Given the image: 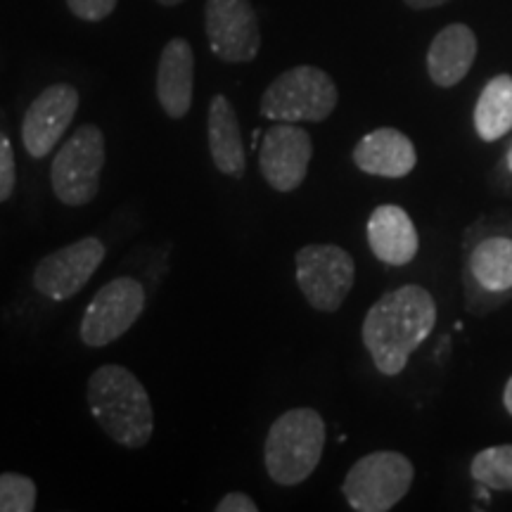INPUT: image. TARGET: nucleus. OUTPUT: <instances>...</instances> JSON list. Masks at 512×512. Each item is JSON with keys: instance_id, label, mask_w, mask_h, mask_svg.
Returning a JSON list of instances; mask_svg holds the SVG:
<instances>
[{"instance_id": "obj_1", "label": "nucleus", "mask_w": 512, "mask_h": 512, "mask_svg": "<svg viewBox=\"0 0 512 512\" xmlns=\"http://www.w3.org/2000/svg\"><path fill=\"white\" fill-rule=\"evenodd\" d=\"M437 325V302L425 287L403 285L382 294L370 306L363 320V344H366L375 368L382 375L403 373L408 358L425 342Z\"/></svg>"}, {"instance_id": "obj_2", "label": "nucleus", "mask_w": 512, "mask_h": 512, "mask_svg": "<svg viewBox=\"0 0 512 512\" xmlns=\"http://www.w3.org/2000/svg\"><path fill=\"white\" fill-rule=\"evenodd\" d=\"M86 401L95 422L114 444L143 448L155 432V411L143 382L131 370L107 363L88 377Z\"/></svg>"}, {"instance_id": "obj_3", "label": "nucleus", "mask_w": 512, "mask_h": 512, "mask_svg": "<svg viewBox=\"0 0 512 512\" xmlns=\"http://www.w3.org/2000/svg\"><path fill=\"white\" fill-rule=\"evenodd\" d=\"M325 422L313 408H292L266 434L264 463L273 484L297 486L309 479L323 458Z\"/></svg>"}, {"instance_id": "obj_4", "label": "nucleus", "mask_w": 512, "mask_h": 512, "mask_svg": "<svg viewBox=\"0 0 512 512\" xmlns=\"http://www.w3.org/2000/svg\"><path fill=\"white\" fill-rule=\"evenodd\" d=\"M339 91L332 76L313 64H299L271 81L261 95L259 110L266 119L285 124H320L335 112Z\"/></svg>"}, {"instance_id": "obj_5", "label": "nucleus", "mask_w": 512, "mask_h": 512, "mask_svg": "<svg viewBox=\"0 0 512 512\" xmlns=\"http://www.w3.org/2000/svg\"><path fill=\"white\" fill-rule=\"evenodd\" d=\"M107 162V143L100 126L83 124L64 143L50 166V185L67 207H86L100 192V176Z\"/></svg>"}, {"instance_id": "obj_6", "label": "nucleus", "mask_w": 512, "mask_h": 512, "mask_svg": "<svg viewBox=\"0 0 512 512\" xmlns=\"http://www.w3.org/2000/svg\"><path fill=\"white\" fill-rule=\"evenodd\" d=\"M415 467L399 451H375L351 465L342 484L347 503L358 512H387L411 491Z\"/></svg>"}, {"instance_id": "obj_7", "label": "nucleus", "mask_w": 512, "mask_h": 512, "mask_svg": "<svg viewBox=\"0 0 512 512\" xmlns=\"http://www.w3.org/2000/svg\"><path fill=\"white\" fill-rule=\"evenodd\" d=\"M297 285L313 309L335 313L347 302L356 280L354 256L337 245H306L294 254Z\"/></svg>"}, {"instance_id": "obj_8", "label": "nucleus", "mask_w": 512, "mask_h": 512, "mask_svg": "<svg viewBox=\"0 0 512 512\" xmlns=\"http://www.w3.org/2000/svg\"><path fill=\"white\" fill-rule=\"evenodd\" d=\"M147 297L140 280L131 275L114 278L86 306L81 318L79 337L86 347L102 349L133 328V323L145 311Z\"/></svg>"}, {"instance_id": "obj_9", "label": "nucleus", "mask_w": 512, "mask_h": 512, "mask_svg": "<svg viewBox=\"0 0 512 512\" xmlns=\"http://www.w3.org/2000/svg\"><path fill=\"white\" fill-rule=\"evenodd\" d=\"M204 31L211 53L226 64L252 62L261 50L259 17L252 0H207Z\"/></svg>"}, {"instance_id": "obj_10", "label": "nucleus", "mask_w": 512, "mask_h": 512, "mask_svg": "<svg viewBox=\"0 0 512 512\" xmlns=\"http://www.w3.org/2000/svg\"><path fill=\"white\" fill-rule=\"evenodd\" d=\"M105 256L107 247L100 238H81L72 245L55 249L36 264L34 287L38 294L53 302L72 299L91 283Z\"/></svg>"}, {"instance_id": "obj_11", "label": "nucleus", "mask_w": 512, "mask_h": 512, "mask_svg": "<svg viewBox=\"0 0 512 512\" xmlns=\"http://www.w3.org/2000/svg\"><path fill=\"white\" fill-rule=\"evenodd\" d=\"M313 157L309 131L297 124H275L264 133L259 145V171L278 192H292L306 181Z\"/></svg>"}, {"instance_id": "obj_12", "label": "nucleus", "mask_w": 512, "mask_h": 512, "mask_svg": "<svg viewBox=\"0 0 512 512\" xmlns=\"http://www.w3.org/2000/svg\"><path fill=\"white\" fill-rule=\"evenodd\" d=\"M76 110H79V91L69 83H53L38 93L22 121V143L29 157H48L69 131Z\"/></svg>"}, {"instance_id": "obj_13", "label": "nucleus", "mask_w": 512, "mask_h": 512, "mask_svg": "<svg viewBox=\"0 0 512 512\" xmlns=\"http://www.w3.org/2000/svg\"><path fill=\"white\" fill-rule=\"evenodd\" d=\"M192 93H195V53L185 38H171L157 64V100L166 117H188Z\"/></svg>"}, {"instance_id": "obj_14", "label": "nucleus", "mask_w": 512, "mask_h": 512, "mask_svg": "<svg viewBox=\"0 0 512 512\" xmlns=\"http://www.w3.org/2000/svg\"><path fill=\"white\" fill-rule=\"evenodd\" d=\"M351 157L363 174L380 178H403L418 164L413 140L396 128H377L363 136Z\"/></svg>"}, {"instance_id": "obj_15", "label": "nucleus", "mask_w": 512, "mask_h": 512, "mask_svg": "<svg viewBox=\"0 0 512 512\" xmlns=\"http://www.w3.org/2000/svg\"><path fill=\"white\" fill-rule=\"evenodd\" d=\"M368 245L382 264L406 266L420 249L418 230L399 204H380L368 219Z\"/></svg>"}, {"instance_id": "obj_16", "label": "nucleus", "mask_w": 512, "mask_h": 512, "mask_svg": "<svg viewBox=\"0 0 512 512\" xmlns=\"http://www.w3.org/2000/svg\"><path fill=\"white\" fill-rule=\"evenodd\" d=\"M207 140L209 155L219 174L242 181L247 171L245 140H242L240 119L233 102L226 95H214L207 114Z\"/></svg>"}, {"instance_id": "obj_17", "label": "nucleus", "mask_w": 512, "mask_h": 512, "mask_svg": "<svg viewBox=\"0 0 512 512\" xmlns=\"http://www.w3.org/2000/svg\"><path fill=\"white\" fill-rule=\"evenodd\" d=\"M477 57V36L467 24H448L427 50V74L439 88H453L465 79Z\"/></svg>"}, {"instance_id": "obj_18", "label": "nucleus", "mask_w": 512, "mask_h": 512, "mask_svg": "<svg viewBox=\"0 0 512 512\" xmlns=\"http://www.w3.org/2000/svg\"><path fill=\"white\" fill-rule=\"evenodd\" d=\"M475 128L484 143L501 140L512 131V76L498 74L484 86L475 107Z\"/></svg>"}, {"instance_id": "obj_19", "label": "nucleus", "mask_w": 512, "mask_h": 512, "mask_svg": "<svg viewBox=\"0 0 512 512\" xmlns=\"http://www.w3.org/2000/svg\"><path fill=\"white\" fill-rule=\"evenodd\" d=\"M470 271L486 292L512 290V238H486L472 249Z\"/></svg>"}, {"instance_id": "obj_20", "label": "nucleus", "mask_w": 512, "mask_h": 512, "mask_svg": "<svg viewBox=\"0 0 512 512\" xmlns=\"http://www.w3.org/2000/svg\"><path fill=\"white\" fill-rule=\"evenodd\" d=\"M470 475L491 491H512V444L491 446L472 458Z\"/></svg>"}, {"instance_id": "obj_21", "label": "nucleus", "mask_w": 512, "mask_h": 512, "mask_svg": "<svg viewBox=\"0 0 512 512\" xmlns=\"http://www.w3.org/2000/svg\"><path fill=\"white\" fill-rule=\"evenodd\" d=\"M36 508V482L31 477L0 475V512H31Z\"/></svg>"}, {"instance_id": "obj_22", "label": "nucleus", "mask_w": 512, "mask_h": 512, "mask_svg": "<svg viewBox=\"0 0 512 512\" xmlns=\"http://www.w3.org/2000/svg\"><path fill=\"white\" fill-rule=\"evenodd\" d=\"M17 185V164L15 150H12L10 138L0 131V204L8 202Z\"/></svg>"}, {"instance_id": "obj_23", "label": "nucleus", "mask_w": 512, "mask_h": 512, "mask_svg": "<svg viewBox=\"0 0 512 512\" xmlns=\"http://www.w3.org/2000/svg\"><path fill=\"white\" fill-rule=\"evenodd\" d=\"M117 3L119 0H67L72 15L83 22H102L112 15Z\"/></svg>"}, {"instance_id": "obj_24", "label": "nucleus", "mask_w": 512, "mask_h": 512, "mask_svg": "<svg viewBox=\"0 0 512 512\" xmlns=\"http://www.w3.org/2000/svg\"><path fill=\"white\" fill-rule=\"evenodd\" d=\"M216 512H259V505L252 496L233 491V494H226L216 503Z\"/></svg>"}, {"instance_id": "obj_25", "label": "nucleus", "mask_w": 512, "mask_h": 512, "mask_svg": "<svg viewBox=\"0 0 512 512\" xmlns=\"http://www.w3.org/2000/svg\"><path fill=\"white\" fill-rule=\"evenodd\" d=\"M411 10H432V8H441V5L451 3V0H403Z\"/></svg>"}, {"instance_id": "obj_26", "label": "nucleus", "mask_w": 512, "mask_h": 512, "mask_svg": "<svg viewBox=\"0 0 512 512\" xmlns=\"http://www.w3.org/2000/svg\"><path fill=\"white\" fill-rule=\"evenodd\" d=\"M503 403H505V411L512 415V377L505 384V392H503Z\"/></svg>"}, {"instance_id": "obj_27", "label": "nucleus", "mask_w": 512, "mask_h": 512, "mask_svg": "<svg viewBox=\"0 0 512 512\" xmlns=\"http://www.w3.org/2000/svg\"><path fill=\"white\" fill-rule=\"evenodd\" d=\"M159 5H164V8H176V5H181L183 0H157Z\"/></svg>"}, {"instance_id": "obj_28", "label": "nucleus", "mask_w": 512, "mask_h": 512, "mask_svg": "<svg viewBox=\"0 0 512 512\" xmlns=\"http://www.w3.org/2000/svg\"><path fill=\"white\" fill-rule=\"evenodd\" d=\"M505 159H508V169L512 171V147L508 150V157H505Z\"/></svg>"}]
</instances>
